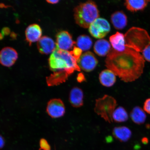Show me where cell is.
<instances>
[{
    "mask_svg": "<svg viewBox=\"0 0 150 150\" xmlns=\"http://www.w3.org/2000/svg\"><path fill=\"white\" fill-rule=\"evenodd\" d=\"M145 60L139 52L127 47L119 52L112 48L107 56L105 65L123 81L131 82L142 76Z\"/></svg>",
    "mask_w": 150,
    "mask_h": 150,
    "instance_id": "cell-1",
    "label": "cell"
},
{
    "mask_svg": "<svg viewBox=\"0 0 150 150\" xmlns=\"http://www.w3.org/2000/svg\"><path fill=\"white\" fill-rule=\"evenodd\" d=\"M50 70L53 72H66L71 75L75 71H80L77 61L70 51L56 48L49 59Z\"/></svg>",
    "mask_w": 150,
    "mask_h": 150,
    "instance_id": "cell-2",
    "label": "cell"
},
{
    "mask_svg": "<svg viewBox=\"0 0 150 150\" xmlns=\"http://www.w3.org/2000/svg\"><path fill=\"white\" fill-rule=\"evenodd\" d=\"M76 23L80 27L87 28L99 16V11L94 2L88 1L81 3L74 10Z\"/></svg>",
    "mask_w": 150,
    "mask_h": 150,
    "instance_id": "cell-3",
    "label": "cell"
},
{
    "mask_svg": "<svg viewBox=\"0 0 150 150\" xmlns=\"http://www.w3.org/2000/svg\"><path fill=\"white\" fill-rule=\"evenodd\" d=\"M125 46L137 52H142L150 45V36L145 29L133 27L125 33Z\"/></svg>",
    "mask_w": 150,
    "mask_h": 150,
    "instance_id": "cell-4",
    "label": "cell"
},
{
    "mask_svg": "<svg viewBox=\"0 0 150 150\" xmlns=\"http://www.w3.org/2000/svg\"><path fill=\"white\" fill-rule=\"evenodd\" d=\"M117 103L113 97L105 95L102 98L96 100L94 108L95 112L108 123L113 122L112 115Z\"/></svg>",
    "mask_w": 150,
    "mask_h": 150,
    "instance_id": "cell-5",
    "label": "cell"
},
{
    "mask_svg": "<svg viewBox=\"0 0 150 150\" xmlns=\"http://www.w3.org/2000/svg\"><path fill=\"white\" fill-rule=\"evenodd\" d=\"M110 30V24L104 18H98L91 24L89 31L91 35L97 39H102L106 36Z\"/></svg>",
    "mask_w": 150,
    "mask_h": 150,
    "instance_id": "cell-6",
    "label": "cell"
},
{
    "mask_svg": "<svg viewBox=\"0 0 150 150\" xmlns=\"http://www.w3.org/2000/svg\"><path fill=\"white\" fill-rule=\"evenodd\" d=\"M98 64V60L94 54L90 51L82 54L77 61V64L81 70L86 72L93 71Z\"/></svg>",
    "mask_w": 150,
    "mask_h": 150,
    "instance_id": "cell-7",
    "label": "cell"
},
{
    "mask_svg": "<svg viewBox=\"0 0 150 150\" xmlns=\"http://www.w3.org/2000/svg\"><path fill=\"white\" fill-rule=\"evenodd\" d=\"M46 111L48 115L52 118L62 117L65 112L64 103L59 98L52 99L47 103Z\"/></svg>",
    "mask_w": 150,
    "mask_h": 150,
    "instance_id": "cell-8",
    "label": "cell"
},
{
    "mask_svg": "<svg viewBox=\"0 0 150 150\" xmlns=\"http://www.w3.org/2000/svg\"><path fill=\"white\" fill-rule=\"evenodd\" d=\"M76 42L73 40L72 38L68 32L63 31L58 33L56 36V48L65 51H68L73 48Z\"/></svg>",
    "mask_w": 150,
    "mask_h": 150,
    "instance_id": "cell-9",
    "label": "cell"
},
{
    "mask_svg": "<svg viewBox=\"0 0 150 150\" xmlns=\"http://www.w3.org/2000/svg\"><path fill=\"white\" fill-rule=\"evenodd\" d=\"M18 58L17 52L12 48L5 47L0 52V63L4 66H12Z\"/></svg>",
    "mask_w": 150,
    "mask_h": 150,
    "instance_id": "cell-10",
    "label": "cell"
},
{
    "mask_svg": "<svg viewBox=\"0 0 150 150\" xmlns=\"http://www.w3.org/2000/svg\"><path fill=\"white\" fill-rule=\"evenodd\" d=\"M42 34V30L40 26L36 24H31L28 26L25 30L26 40L31 45L40 40Z\"/></svg>",
    "mask_w": 150,
    "mask_h": 150,
    "instance_id": "cell-11",
    "label": "cell"
},
{
    "mask_svg": "<svg viewBox=\"0 0 150 150\" xmlns=\"http://www.w3.org/2000/svg\"><path fill=\"white\" fill-rule=\"evenodd\" d=\"M56 44L50 38L47 36L42 37L38 41L37 47L39 52L41 54H48L55 50Z\"/></svg>",
    "mask_w": 150,
    "mask_h": 150,
    "instance_id": "cell-12",
    "label": "cell"
},
{
    "mask_svg": "<svg viewBox=\"0 0 150 150\" xmlns=\"http://www.w3.org/2000/svg\"><path fill=\"white\" fill-rule=\"evenodd\" d=\"M84 94L83 91L78 87L73 88L69 94V100L71 105L75 108H79L83 104Z\"/></svg>",
    "mask_w": 150,
    "mask_h": 150,
    "instance_id": "cell-13",
    "label": "cell"
},
{
    "mask_svg": "<svg viewBox=\"0 0 150 150\" xmlns=\"http://www.w3.org/2000/svg\"><path fill=\"white\" fill-rule=\"evenodd\" d=\"M110 41L114 50L119 52H122L126 50L125 35L123 33L118 32L111 35Z\"/></svg>",
    "mask_w": 150,
    "mask_h": 150,
    "instance_id": "cell-14",
    "label": "cell"
},
{
    "mask_svg": "<svg viewBox=\"0 0 150 150\" xmlns=\"http://www.w3.org/2000/svg\"><path fill=\"white\" fill-rule=\"evenodd\" d=\"M111 21L116 29L122 30L127 25V17L123 11H117L112 15Z\"/></svg>",
    "mask_w": 150,
    "mask_h": 150,
    "instance_id": "cell-15",
    "label": "cell"
},
{
    "mask_svg": "<svg viewBox=\"0 0 150 150\" xmlns=\"http://www.w3.org/2000/svg\"><path fill=\"white\" fill-rule=\"evenodd\" d=\"M112 134L114 138L121 142H125L130 139L132 136V132L128 127L125 126L114 127Z\"/></svg>",
    "mask_w": 150,
    "mask_h": 150,
    "instance_id": "cell-16",
    "label": "cell"
},
{
    "mask_svg": "<svg viewBox=\"0 0 150 150\" xmlns=\"http://www.w3.org/2000/svg\"><path fill=\"white\" fill-rule=\"evenodd\" d=\"M70 76L66 72H54L47 78V83L51 86L59 85L66 81Z\"/></svg>",
    "mask_w": 150,
    "mask_h": 150,
    "instance_id": "cell-17",
    "label": "cell"
},
{
    "mask_svg": "<svg viewBox=\"0 0 150 150\" xmlns=\"http://www.w3.org/2000/svg\"><path fill=\"white\" fill-rule=\"evenodd\" d=\"M116 75L109 69H106L99 74V80L100 83L105 87H112L116 81Z\"/></svg>",
    "mask_w": 150,
    "mask_h": 150,
    "instance_id": "cell-18",
    "label": "cell"
},
{
    "mask_svg": "<svg viewBox=\"0 0 150 150\" xmlns=\"http://www.w3.org/2000/svg\"><path fill=\"white\" fill-rule=\"evenodd\" d=\"M94 51L97 55L105 56L110 51L111 46L109 42L104 39H99L96 42L93 47Z\"/></svg>",
    "mask_w": 150,
    "mask_h": 150,
    "instance_id": "cell-19",
    "label": "cell"
},
{
    "mask_svg": "<svg viewBox=\"0 0 150 150\" xmlns=\"http://www.w3.org/2000/svg\"><path fill=\"white\" fill-rule=\"evenodd\" d=\"M150 2V1L148 0H127L125 1V5L127 10L134 12L144 10Z\"/></svg>",
    "mask_w": 150,
    "mask_h": 150,
    "instance_id": "cell-20",
    "label": "cell"
},
{
    "mask_svg": "<svg viewBox=\"0 0 150 150\" xmlns=\"http://www.w3.org/2000/svg\"><path fill=\"white\" fill-rule=\"evenodd\" d=\"M130 117L133 122L137 125L144 123L147 117L144 110L138 106L133 108L130 113Z\"/></svg>",
    "mask_w": 150,
    "mask_h": 150,
    "instance_id": "cell-21",
    "label": "cell"
},
{
    "mask_svg": "<svg viewBox=\"0 0 150 150\" xmlns=\"http://www.w3.org/2000/svg\"><path fill=\"white\" fill-rule=\"evenodd\" d=\"M128 118L129 115L127 110L121 106L115 109L112 115L113 121L117 123L126 122L128 120Z\"/></svg>",
    "mask_w": 150,
    "mask_h": 150,
    "instance_id": "cell-22",
    "label": "cell"
},
{
    "mask_svg": "<svg viewBox=\"0 0 150 150\" xmlns=\"http://www.w3.org/2000/svg\"><path fill=\"white\" fill-rule=\"evenodd\" d=\"M76 44L82 51H86L91 48L93 42L91 38L88 35H82L78 38Z\"/></svg>",
    "mask_w": 150,
    "mask_h": 150,
    "instance_id": "cell-23",
    "label": "cell"
},
{
    "mask_svg": "<svg viewBox=\"0 0 150 150\" xmlns=\"http://www.w3.org/2000/svg\"><path fill=\"white\" fill-rule=\"evenodd\" d=\"M70 52L75 59L78 61L80 56L82 55V51L79 48L74 46L72 51H71Z\"/></svg>",
    "mask_w": 150,
    "mask_h": 150,
    "instance_id": "cell-24",
    "label": "cell"
},
{
    "mask_svg": "<svg viewBox=\"0 0 150 150\" xmlns=\"http://www.w3.org/2000/svg\"><path fill=\"white\" fill-rule=\"evenodd\" d=\"M40 147L41 149L43 150H50V147L47 141L42 139L40 142Z\"/></svg>",
    "mask_w": 150,
    "mask_h": 150,
    "instance_id": "cell-25",
    "label": "cell"
},
{
    "mask_svg": "<svg viewBox=\"0 0 150 150\" xmlns=\"http://www.w3.org/2000/svg\"><path fill=\"white\" fill-rule=\"evenodd\" d=\"M142 56L144 59L150 62V45L142 52Z\"/></svg>",
    "mask_w": 150,
    "mask_h": 150,
    "instance_id": "cell-26",
    "label": "cell"
},
{
    "mask_svg": "<svg viewBox=\"0 0 150 150\" xmlns=\"http://www.w3.org/2000/svg\"><path fill=\"white\" fill-rule=\"evenodd\" d=\"M144 110L147 113L150 114V98L146 99L144 103Z\"/></svg>",
    "mask_w": 150,
    "mask_h": 150,
    "instance_id": "cell-27",
    "label": "cell"
},
{
    "mask_svg": "<svg viewBox=\"0 0 150 150\" xmlns=\"http://www.w3.org/2000/svg\"><path fill=\"white\" fill-rule=\"evenodd\" d=\"M76 79L78 82H79V83H81V82L85 81L86 80L85 76L82 73H80L79 74Z\"/></svg>",
    "mask_w": 150,
    "mask_h": 150,
    "instance_id": "cell-28",
    "label": "cell"
},
{
    "mask_svg": "<svg viewBox=\"0 0 150 150\" xmlns=\"http://www.w3.org/2000/svg\"><path fill=\"white\" fill-rule=\"evenodd\" d=\"M5 144V140L2 136L0 135V149L4 147Z\"/></svg>",
    "mask_w": 150,
    "mask_h": 150,
    "instance_id": "cell-29",
    "label": "cell"
},
{
    "mask_svg": "<svg viewBox=\"0 0 150 150\" xmlns=\"http://www.w3.org/2000/svg\"><path fill=\"white\" fill-rule=\"evenodd\" d=\"M142 143L145 145H146L149 143V139L147 138L146 137H144L142 138Z\"/></svg>",
    "mask_w": 150,
    "mask_h": 150,
    "instance_id": "cell-30",
    "label": "cell"
},
{
    "mask_svg": "<svg viewBox=\"0 0 150 150\" xmlns=\"http://www.w3.org/2000/svg\"><path fill=\"white\" fill-rule=\"evenodd\" d=\"M47 1L48 3L52 4H56L59 2V1H58V0H56V1Z\"/></svg>",
    "mask_w": 150,
    "mask_h": 150,
    "instance_id": "cell-31",
    "label": "cell"
}]
</instances>
